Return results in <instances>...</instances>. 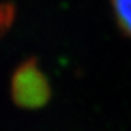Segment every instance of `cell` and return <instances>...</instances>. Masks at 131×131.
<instances>
[{
	"label": "cell",
	"instance_id": "6da1fadb",
	"mask_svg": "<svg viewBox=\"0 0 131 131\" xmlns=\"http://www.w3.org/2000/svg\"><path fill=\"white\" fill-rule=\"evenodd\" d=\"M110 7L117 27L131 38V0H110Z\"/></svg>",
	"mask_w": 131,
	"mask_h": 131
},
{
	"label": "cell",
	"instance_id": "7a4b0ae2",
	"mask_svg": "<svg viewBox=\"0 0 131 131\" xmlns=\"http://www.w3.org/2000/svg\"><path fill=\"white\" fill-rule=\"evenodd\" d=\"M11 10H8L7 6H0V31L4 29L6 25L11 23Z\"/></svg>",
	"mask_w": 131,
	"mask_h": 131
}]
</instances>
